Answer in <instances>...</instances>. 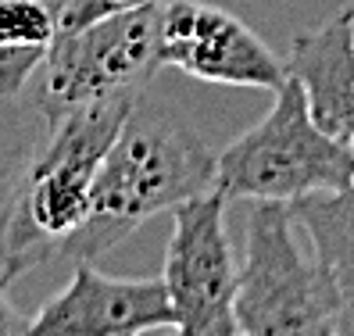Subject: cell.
Masks as SVG:
<instances>
[{
    "label": "cell",
    "mask_w": 354,
    "mask_h": 336,
    "mask_svg": "<svg viewBox=\"0 0 354 336\" xmlns=\"http://www.w3.org/2000/svg\"><path fill=\"white\" fill-rule=\"evenodd\" d=\"M290 204L254 200L243 229L236 326L247 336H333L344 304L337 279L304 258Z\"/></svg>",
    "instance_id": "4"
},
{
    "label": "cell",
    "mask_w": 354,
    "mask_h": 336,
    "mask_svg": "<svg viewBox=\"0 0 354 336\" xmlns=\"http://www.w3.org/2000/svg\"><path fill=\"white\" fill-rule=\"evenodd\" d=\"M294 222L308 233L315 261L337 279L340 293H354V183L344 190L311 194L290 204Z\"/></svg>",
    "instance_id": "10"
},
{
    "label": "cell",
    "mask_w": 354,
    "mask_h": 336,
    "mask_svg": "<svg viewBox=\"0 0 354 336\" xmlns=\"http://www.w3.org/2000/svg\"><path fill=\"white\" fill-rule=\"evenodd\" d=\"M151 4H161V0H65L57 8V32L82 29L90 22H100V18H111L122 11H140Z\"/></svg>",
    "instance_id": "13"
},
{
    "label": "cell",
    "mask_w": 354,
    "mask_h": 336,
    "mask_svg": "<svg viewBox=\"0 0 354 336\" xmlns=\"http://www.w3.org/2000/svg\"><path fill=\"white\" fill-rule=\"evenodd\" d=\"M218 154L179 108L143 93L93 179L86 225L61 258L97 261L161 212L215 190Z\"/></svg>",
    "instance_id": "1"
},
{
    "label": "cell",
    "mask_w": 354,
    "mask_h": 336,
    "mask_svg": "<svg viewBox=\"0 0 354 336\" xmlns=\"http://www.w3.org/2000/svg\"><path fill=\"white\" fill-rule=\"evenodd\" d=\"M18 276H22V272H18L15 265L0 268V336H26V329H29V319L11 301V283Z\"/></svg>",
    "instance_id": "15"
},
{
    "label": "cell",
    "mask_w": 354,
    "mask_h": 336,
    "mask_svg": "<svg viewBox=\"0 0 354 336\" xmlns=\"http://www.w3.org/2000/svg\"><path fill=\"white\" fill-rule=\"evenodd\" d=\"M143 93L82 104L50 125L39 154L0 204V247L8 265L29 272L39 261L61 258V247L86 225L93 179Z\"/></svg>",
    "instance_id": "2"
},
{
    "label": "cell",
    "mask_w": 354,
    "mask_h": 336,
    "mask_svg": "<svg viewBox=\"0 0 354 336\" xmlns=\"http://www.w3.org/2000/svg\"><path fill=\"white\" fill-rule=\"evenodd\" d=\"M47 133L50 125L32 100L0 93V197L11 194L18 176L39 154Z\"/></svg>",
    "instance_id": "11"
},
{
    "label": "cell",
    "mask_w": 354,
    "mask_h": 336,
    "mask_svg": "<svg viewBox=\"0 0 354 336\" xmlns=\"http://www.w3.org/2000/svg\"><path fill=\"white\" fill-rule=\"evenodd\" d=\"M233 336H247V333H233Z\"/></svg>",
    "instance_id": "21"
},
{
    "label": "cell",
    "mask_w": 354,
    "mask_h": 336,
    "mask_svg": "<svg viewBox=\"0 0 354 336\" xmlns=\"http://www.w3.org/2000/svg\"><path fill=\"white\" fill-rule=\"evenodd\" d=\"M47 50H26V47H0V93L22 97L29 90V79L39 68Z\"/></svg>",
    "instance_id": "14"
},
{
    "label": "cell",
    "mask_w": 354,
    "mask_h": 336,
    "mask_svg": "<svg viewBox=\"0 0 354 336\" xmlns=\"http://www.w3.org/2000/svg\"><path fill=\"white\" fill-rule=\"evenodd\" d=\"M351 151H354V136H351Z\"/></svg>",
    "instance_id": "19"
},
{
    "label": "cell",
    "mask_w": 354,
    "mask_h": 336,
    "mask_svg": "<svg viewBox=\"0 0 354 336\" xmlns=\"http://www.w3.org/2000/svg\"><path fill=\"white\" fill-rule=\"evenodd\" d=\"M354 183L351 143L329 136L311 118L301 86L286 75L272 111L218 151L215 190L229 200L294 204L311 194L344 190Z\"/></svg>",
    "instance_id": "3"
},
{
    "label": "cell",
    "mask_w": 354,
    "mask_h": 336,
    "mask_svg": "<svg viewBox=\"0 0 354 336\" xmlns=\"http://www.w3.org/2000/svg\"><path fill=\"white\" fill-rule=\"evenodd\" d=\"M176 329L165 279H115L79 261L72 283L39 308L26 336H140Z\"/></svg>",
    "instance_id": "8"
},
{
    "label": "cell",
    "mask_w": 354,
    "mask_h": 336,
    "mask_svg": "<svg viewBox=\"0 0 354 336\" xmlns=\"http://www.w3.org/2000/svg\"><path fill=\"white\" fill-rule=\"evenodd\" d=\"M57 36V11L44 0H0V47L47 50Z\"/></svg>",
    "instance_id": "12"
},
{
    "label": "cell",
    "mask_w": 354,
    "mask_h": 336,
    "mask_svg": "<svg viewBox=\"0 0 354 336\" xmlns=\"http://www.w3.org/2000/svg\"><path fill=\"white\" fill-rule=\"evenodd\" d=\"M286 75L301 86L308 111L329 136H354V26L351 4L333 22L290 39Z\"/></svg>",
    "instance_id": "9"
},
{
    "label": "cell",
    "mask_w": 354,
    "mask_h": 336,
    "mask_svg": "<svg viewBox=\"0 0 354 336\" xmlns=\"http://www.w3.org/2000/svg\"><path fill=\"white\" fill-rule=\"evenodd\" d=\"M161 68H179L204 82L247 90H279L286 61L233 11L204 0H169L158 15Z\"/></svg>",
    "instance_id": "7"
},
{
    "label": "cell",
    "mask_w": 354,
    "mask_h": 336,
    "mask_svg": "<svg viewBox=\"0 0 354 336\" xmlns=\"http://www.w3.org/2000/svg\"><path fill=\"white\" fill-rule=\"evenodd\" d=\"M333 336H354V293L344 297V304L337 311V322H333Z\"/></svg>",
    "instance_id": "16"
},
{
    "label": "cell",
    "mask_w": 354,
    "mask_h": 336,
    "mask_svg": "<svg viewBox=\"0 0 354 336\" xmlns=\"http://www.w3.org/2000/svg\"><path fill=\"white\" fill-rule=\"evenodd\" d=\"M158 15L161 4H151L57 32L29 79L32 104L44 111L47 125L82 104L151 90V79L161 68Z\"/></svg>",
    "instance_id": "5"
},
{
    "label": "cell",
    "mask_w": 354,
    "mask_h": 336,
    "mask_svg": "<svg viewBox=\"0 0 354 336\" xmlns=\"http://www.w3.org/2000/svg\"><path fill=\"white\" fill-rule=\"evenodd\" d=\"M4 265H8V261H4V247H0V268H4Z\"/></svg>",
    "instance_id": "17"
},
{
    "label": "cell",
    "mask_w": 354,
    "mask_h": 336,
    "mask_svg": "<svg viewBox=\"0 0 354 336\" xmlns=\"http://www.w3.org/2000/svg\"><path fill=\"white\" fill-rule=\"evenodd\" d=\"M351 26H354V0H351Z\"/></svg>",
    "instance_id": "18"
},
{
    "label": "cell",
    "mask_w": 354,
    "mask_h": 336,
    "mask_svg": "<svg viewBox=\"0 0 354 336\" xmlns=\"http://www.w3.org/2000/svg\"><path fill=\"white\" fill-rule=\"evenodd\" d=\"M169 336H179V333H176V329H172V333H169Z\"/></svg>",
    "instance_id": "20"
},
{
    "label": "cell",
    "mask_w": 354,
    "mask_h": 336,
    "mask_svg": "<svg viewBox=\"0 0 354 336\" xmlns=\"http://www.w3.org/2000/svg\"><path fill=\"white\" fill-rule=\"evenodd\" d=\"M225 194L207 190L172 212L161 279L179 336H233L240 261L225 229Z\"/></svg>",
    "instance_id": "6"
}]
</instances>
